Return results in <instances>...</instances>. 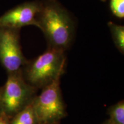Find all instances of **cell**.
<instances>
[{
    "label": "cell",
    "instance_id": "12",
    "mask_svg": "<svg viewBox=\"0 0 124 124\" xmlns=\"http://www.w3.org/2000/svg\"><path fill=\"white\" fill-rule=\"evenodd\" d=\"M4 113L2 105V101H1V89H0V116Z\"/></svg>",
    "mask_w": 124,
    "mask_h": 124
},
{
    "label": "cell",
    "instance_id": "6",
    "mask_svg": "<svg viewBox=\"0 0 124 124\" xmlns=\"http://www.w3.org/2000/svg\"><path fill=\"white\" fill-rule=\"evenodd\" d=\"M41 1H32L18 5L0 17V27L19 29L27 25L38 27Z\"/></svg>",
    "mask_w": 124,
    "mask_h": 124
},
{
    "label": "cell",
    "instance_id": "7",
    "mask_svg": "<svg viewBox=\"0 0 124 124\" xmlns=\"http://www.w3.org/2000/svg\"><path fill=\"white\" fill-rule=\"evenodd\" d=\"M32 101L12 117L10 124H39Z\"/></svg>",
    "mask_w": 124,
    "mask_h": 124
},
{
    "label": "cell",
    "instance_id": "9",
    "mask_svg": "<svg viewBox=\"0 0 124 124\" xmlns=\"http://www.w3.org/2000/svg\"><path fill=\"white\" fill-rule=\"evenodd\" d=\"M110 124H124V102L123 101L113 105L108 109Z\"/></svg>",
    "mask_w": 124,
    "mask_h": 124
},
{
    "label": "cell",
    "instance_id": "4",
    "mask_svg": "<svg viewBox=\"0 0 124 124\" xmlns=\"http://www.w3.org/2000/svg\"><path fill=\"white\" fill-rule=\"evenodd\" d=\"M60 77L43 88L32 103L39 124H58L66 115L60 89Z\"/></svg>",
    "mask_w": 124,
    "mask_h": 124
},
{
    "label": "cell",
    "instance_id": "5",
    "mask_svg": "<svg viewBox=\"0 0 124 124\" xmlns=\"http://www.w3.org/2000/svg\"><path fill=\"white\" fill-rule=\"evenodd\" d=\"M20 29L0 27V62L8 73L22 70L27 63L20 44Z\"/></svg>",
    "mask_w": 124,
    "mask_h": 124
},
{
    "label": "cell",
    "instance_id": "10",
    "mask_svg": "<svg viewBox=\"0 0 124 124\" xmlns=\"http://www.w3.org/2000/svg\"><path fill=\"white\" fill-rule=\"evenodd\" d=\"M110 8L116 17L124 18V0H110Z\"/></svg>",
    "mask_w": 124,
    "mask_h": 124
},
{
    "label": "cell",
    "instance_id": "1",
    "mask_svg": "<svg viewBox=\"0 0 124 124\" xmlns=\"http://www.w3.org/2000/svg\"><path fill=\"white\" fill-rule=\"evenodd\" d=\"M38 24V28L46 37L48 47L64 52L71 46L75 24L69 12L57 0L41 1Z\"/></svg>",
    "mask_w": 124,
    "mask_h": 124
},
{
    "label": "cell",
    "instance_id": "8",
    "mask_svg": "<svg viewBox=\"0 0 124 124\" xmlns=\"http://www.w3.org/2000/svg\"><path fill=\"white\" fill-rule=\"evenodd\" d=\"M112 38L116 47L124 54V27L116 24L112 21L108 23Z\"/></svg>",
    "mask_w": 124,
    "mask_h": 124
},
{
    "label": "cell",
    "instance_id": "3",
    "mask_svg": "<svg viewBox=\"0 0 124 124\" xmlns=\"http://www.w3.org/2000/svg\"><path fill=\"white\" fill-rule=\"evenodd\" d=\"M35 88L25 81L23 69L8 73L4 87L1 89V101L4 113L9 118L27 106L33 99Z\"/></svg>",
    "mask_w": 124,
    "mask_h": 124
},
{
    "label": "cell",
    "instance_id": "11",
    "mask_svg": "<svg viewBox=\"0 0 124 124\" xmlns=\"http://www.w3.org/2000/svg\"><path fill=\"white\" fill-rule=\"evenodd\" d=\"M10 118L4 113L0 116V124H10Z\"/></svg>",
    "mask_w": 124,
    "mask_h": 124
},
{
    "label": "cell",
    "instance_id": "13",
    "mask_svg": "<svg viewBox=\"0 0 124 124\" xmlns=\"http://www.w3.org/2000/svg\"><path fill=\"white\" fill-rule=\"evenodd\" d=\"M103 124H110V122H108V121L106 122L105 123H104Z\"/></svg>",
    "mask_w": 124,
    "mask_h": 124
},
{
    "label": "cell",
    "instance_id": "2",
    "mask_svg": "<svg viewBox=\"0 0 124 124\" xmlns=\"http://www.w3.org/2000/svg\"><path fill=\"white\" fill-rule=\"evenodd\" d=\"M66 58L64 52L52 48L24 66L23 76L33 87H44L64 73Z\"/></svg>",
    "mask_w": 124,
    "mask_h": 124
},
{
    "label": "cell",
    "instance_id": "14",
    "mask_svg": "<svg viewBox=\"0 0 124 124\" xmlns=\"http://www.w3.org/2000/svg\"><path fill=\"white\" fill-rule=\"evenodd\" d=\"M101 1H103V2H105V1H106V0H101Z\"/></svg>",
    "mask_w": 124,
    "mask_h": 124
}]
</instances>
